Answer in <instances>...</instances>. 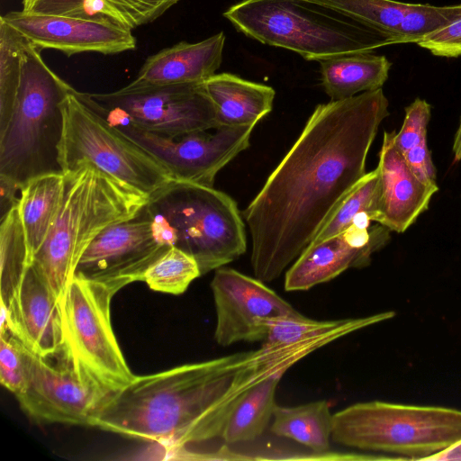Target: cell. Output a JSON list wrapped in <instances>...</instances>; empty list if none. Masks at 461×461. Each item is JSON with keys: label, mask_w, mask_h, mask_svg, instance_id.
<instances>
[{"label": "cell", "mask_w": 461, "mask_h": 461, "mask_svg": "<svg viewBox=\"0 0 461 461\" xmlns=\"http://www.w3.org/2000/svg\"><path fill=\"white\" fill-rule=\"evenodd\" d=\"M388 107L382 88L315 107L242 212L251 236L255 277L263 282L278 278L364 177Z\"/></svg>", "instance_id": "1"}, {"label": "cell", "mask_w": 461, "mask_h": 461, "mask_svg": "<svg viewBox=\"0 0 461 461\" xmlns=\"http://www.w3.org/2000/svg\"><path fill=\"white\" fill-rule=\"evenodd\" d=\"M298 361L261 346L135 375L109 397L94 427L155 442L170 459H194V446L221 438L230 416L253 385Z\"/></svg>", "instance_id": "2"}, {"label": "cell", "mask_w": 461, "mask_h": 461, "mask_svg": "<svg viewBox=\"0 0 461 461\" xmlns=\"http://www.w3.org/2000/svg\"><path fill=\"white\" fill-rule=\"evenodd\" d=\"M58 215L32 266L60 300L83 253L107 227L135 216L149 195L85 163L65 173Z\"/></svg>", "instance_id": "3"}, {"label": "cell", "mask_w": 461, "mask_h": 461, "mask_svg": "<svg viewBox=\"0 0 461 461\" xmlns=\"http://www.w3.org/2000/svg\"><path fill=\"white\" fill-rule=\"evenodd\" d=\"M145 209L156 239L193 256L202 276L247 249L237 203L213 186L171 179L149 195Z\"/></svg>", "instance_id": "4"}, {"label": "cell", "mask_w": 461, "mask_h": 461, "mask_svg": "<svg viewBox=\"0 0 461 461\" xmlns=\"http://www.w3.org/2000/svg\"><path fill=\"white\" fill-rule=\"evenodd\" d=\"M223 16L248 37L296 52L306 60L387 46L375 30L312 0H241Z\"/></svg>", "instance_id": "5"}, {"label": "cell", "mask_w": 461, "mask_h": 461, "mask_svg": "<svg viewBox=\"0 0 461 461\" xmlns=\"http://www.w3.org/2000/svg\"><path fill=\"white\" fill-rule=\"evenodd\" d=\"M41 51L30 41L23 49L16 101L0 131V177L20 188L36 176L62 173L61 103L72 86L45 63Z\"/></svg>", "instance_id": "6"}, {"label": "cell", "mask_w": 461, "mask_h": 461, "mask_svg": "<svg viewBox=\"0 0 461 461\" xmlns=\"http://www.w3.org/2000/svg\"><path fill=\"white\" fill-rule=\"evenodd\" d=\"M331 440L361 450L427 460L461 442V410L371 401L332 416Z\"/></svg>", "instance_id": "7"}, {"label": "cell", "mask_w": 461, "mask_h": 461, "mask_svg": "<svg viewBox=\"0 0 461 461\" xmlns=\"http://www.w3.org/2000/svg\"><path fill=\"white\" fill-rule=\"evenodd\" d=\"M61 111L59 162L63 174L92 164L148 195L172 179L158 159L107 121L88 93L72 87L61 103Z\"/></svg>", "instance_id": "8"}, {"label": "cell", "mask_w": 461, "mask_h": 461, "mask_svg": "<svg viewBox=\"0 0 461 461\" xmlns=\"http://www.w3.org/2000/svg\"><path fill=\"white\" fill-rule=\"evenodd\" d=\"M115 294L103 284L74 276L59 300L61 357L83 379L111 393L136 375L112 327L110 306Z\"/></svg>", "instance_id": "9"}, {"label": "cell", "mask_w": 461, "mask_h": 461, "mask_svg": "<svg viewBox=\"0 0 461 461\" xmlns=\"http://www.w3.org/2000/svg\"><path fill=\"white\" fill-rule=\"evenodd\" d=\"M88 95L110 123H129L163 137L176 138L219 126L203 82L165 86L131 82L113 92Z\"/></svg>", "instance_id": "10"}, {"label": "cell", "mask_w": 461, "mask_h": 461, "mask_svg": "<svg viewBox=\"0 0 461 461\" xmlns=\"http://www.w3.org/2000/svg\"><path fill=\"white\" fill-rule=\"evenodd\" d=\"M112 394L79 376L61 355L45 358L27 348L26 381L15 397L36 421L94 427Z\"/></svg>", "instance_id": "11"}, {"label": "cell", "mask_w": 461, "mask_h": 461, "mask_svg": "<svg viewBox=\"0 0 461 461\" xmlns=\"http://www.w3.org/2000/svg\"><path fill=\"white\" fill-rule=\"evenodd\" d=\"M113 125L158 159L172 179L207 186H213L218 172L249 148L256 126H218L167 138L129 123Z\"/></svg>", "instance_id": "12"}, {"label": "cell", "mask_w": 461, "mask_h": 461, "mask_svg": "<svg viewBox=\"0 0 461 461\" xmlns=\"http://www.w3.org/2000/svg\"><path fill=\"white\" fill-rule=\"evenodd\" d=\"M169 248L156 239L144 206L135 216L101 231L83 253L74 276L117 293L129 284L143 281L148 268Z\"/></svg>", "instance_id": "13"}, {"label": "cell", "mask_w": 461, "mask_h": 461, "mask_svg": "<svg viewBox=\"0 0 461 461\" xmlns=\"http://www.w3.org/2000/svg\"><path fill=\"white\" fill-rule=\"evenodd\" d=\"M211 289L216 311L214 339L221 347L264 341L269 319L296 311L265 282L230 267L214 270Z\"/></svg>", "instance_id": "14"}, {"label": "cell", "mask_w": 461, "mask_h": 461, "mask_svg": "<svg viewBox=\"0 0 461 461\" xmlns=\"http://www.w3.org/2000/svg\"><path fill=\"white\" fill-rule=\"evenodd\" d=\"M371 221L362 212L339 234L312 242L286 270L285 290L307 291L349 268L370 265L372 255L389 242L391 231L379 223L370 226Z\"/></svg>", "instance_id": "15"}, {"label": "cell", "mask_w": 461, "mask_h": 461, "mask_svg": "<svg viewBox=\"0 0 461 461\" xmlns=\"http://www.w3.org/2000/svg\"><path fill=\"white\" fill-rule=\"evenodd\" d=\"M1 327L29 350L45 358L62 353V322L59 299L30 265L17 285L1 301Z\"/></svg>", "instance_id": "16"}, {"label": "cell", "mask_w": 461, "mask_h": 461, "mask_svg": "<svg viewBox=\"0 0 461 461\" xmlns=\"http://www.w3.org/2000/svg\"><path fill=\"white\" fill-rule=\"evenodd\" d=\"M40 49H52L67 56L83 52L104 55L132 50L131 30L78 18L9 12L1 17Z\"/></svg>", "instance_id": "17"}, {"label": "cell", "mask_w": 461, "mask_h": 461, "mask_svg": "<svg viewBox=\"0 0 461 461\" xmlns=\"http://www.w3.org/2000/svg\"><path fill=\"white\" fill-rule=\"evenodd\" d=\"M394 132H384L376 167V203L371 220L391 231L402 233L428 210L438 186L427 185L416 176L393 144Z\"/></svg>", "instance_id": "18"}, {"label": "cell", "mask_w": 461, "mask_h": 461, "mask_svg": "<svg viewBox=\"0 0 461 461\" xmlns=\"http://www.w3.org/2000/svg\"><path fill=\"white\" fill-rule=\"evenodd\" d=\"M225 35L220 32L202 41L178 42L149 56L131 82L140 86L202 83L220 68Z\"/></svg>", "instance_id": "19"}, {"label": "cell", "mask_w": 461, "mask_h": 461, "mask_svg": "<svg viewBox=\"0 0 461 461\" xmlns=\"http://www.w3.org/2000/svg\"><path fill=\"white\" fill-rule=\"evenodd\" d=\"M394 316L395 312L386 311L366 317L317 321L295 311L267 321L262 346L302 359L336 339Z\"/></svg>", "instance_id": "20"}, {"label": "cell", "mask_w": 461, "mask_h": 461, "mask_svg": "<svg viewBox=\"0 0 461 461\" xmlns=\"http://www.w3.org/2000/svg\"><path fill=\"white\" fill-rule=\"evenodd\" d=\"M219 126L256 125L272 111L273 87L230 73L214 74L203 82Z\"/></svg>", "instance_id": "21"}, {"label": "cell", "mask_w": 461, "mask_h": 461, "mask_svg": "<svg viewBox=\"0 0 461 461\" xmlns=\"http://www.w3.org/2000/svg\"><path fill=\"white\" fill-rule=\"evenodd\" d=\"M319 62L321 85L331 100L382 88L392 66L385 56L372 52L346 54Z\"/></svg>", "instance_id": "22"}, {"label": "cell", "mask_w": 461, "mask_h": 461, "mask_svg": "<svg viewBox=\"0 0 461 461\" xmlns=\"http://www.w3.org/2000/svg\"><path fill=\"white\" fill-rule=\"evenodd\" d=\"M65 192V175L50 173L28 181L20 190L19 212L26 233L30 261L47 239Z\"/></svg>", "instance_id": "23"}, {"label": "cell", "mask_w": 461, "mask_h": 461, "mask_svg": "<svg viewBox=\"0 0 461 461\" xmlns=\"http://www.w3.org/2000/svg\"><path fill=\"white\" fill-rule=\"evenodd\" d=\"M332 416L327 401L320 400L297 406L276 404L271 431L293 439L316 453L330 447L332 433Z\"/></svg>", "instance_id": "24"}, {"label": "cell", "mask_w": 461, "mask_h": 461, "mask_svg": "<svg viewBox=\"0 0 461 461\" xmlns=\"http://www.w3.org/2000/svg\"><path fill=\"white\" fill-rule=\"evenodd\" d=\"M285 373L272 374L244 394L230 416L221 439L234 444L254 440L263 434L273 419L276 389Z\"/></svg>", "instance_id": "25"}, {"label": "cell", "mask_w": 461, "mask_h": 461, "mask_svg": "<svg viewBox=\"0 0 461 461\" xmlns=\"http://www.w3.org/2000/svg\"><path fill=\"white\" fill-rule=\"evenodd\" d=\"M0 257L1 301H4L31 265L26 233L18 203L1 218Z\"/></svg>", "instance_id": "26"}, {"label": "cell", "mask_w": 461, "mask_h": 461, "mask_svg": "<svg viewBox=\"0 0 461 461\" xmlns=\"http://www.w3.org/2000/svg\"><path fill=\"white\" fill-rule=\"evenodd\" d=\"M329 6L382 34L387 45L413 4L396 0H312Z\"/></svg>", "instance_id": "27"}, {"label": "cell", "mask_w": 461, "mask_h": 461, "mask_svg": "<svg viewBox=\"0 0 461 461\" xmlns=\"http://www.w3.org/2000/svg\"><path fill=\"white\" fill-rule=\"evenodd\" d=\"M28 39L0 18V131L12 115L20 86L22 56Z\"/></svg>", "instance_id": "28"}, {"label": "cell", "mask_w": 461, "mask_h": 461, "mask_svg": "<svg viewBox=\"0 0 461 461\" xmlns=\"http://www.w3.org/2000/svg\"><path fill=\"white\" fill-rule=\"evenodd\" d=\"M200 276L198 263L193 256L170 247L148 268L143 282L154 291L181 294Z\"/></svg>", "instance_id": "29"}, {"label": "cell", "mask_w": 461, "mask_h": 461, "mask_svg": "<svg viewBox=\"0 0 461 461\" xmlns=\"http://www.w3.org/2000/svg\"><path fill=\"white\" fill-rule=\"evenodd\" d=\"M21 11L32 14L93 20L133 30L131 23L104 0H23Z\"/></svg>", "instance_id": "30"}, {"label": "cell", "mask_w": 461, "mask_h": 461, "mask_svg": "<svg viewBox=\"0 0 461 461\" xmlns=\"http://www.w3.org/2000/svg\"><path fill=\"white\" fill-rule=\"evenodd\" d=\"M461 19V4L437 6L413 4L402 18L392 44L418 43L425 36L440 31Z\"/></svg>", "instance_id": "31"}, {"label": "cell", "mask_w": 461, "mask_h": 461, "mask_svg": "<svg viewBox=\"0 0 461 461\" xmlns=\"http://www.w3.org/2000/svg\"><path fill=\"white\" fill-rule=\"evenodd\" d=\"M377 189L378 172L375 168L364 176L312 242H319L339 234L362 212H366L371 219L375 209Z\"/></svg>", "instance_id": "32"}, {"label": "cell", "mask_w": 461, "mask_h": 461, "mask_svg": "<svg viewBox=\"0 0 461 461\" xmlns=\"http://www.w3.org/2000/svg\"><path fill=\"white\" fill-rule=\"evenodd\" d=\"M27 375V348L5 327L0 336V382L17 396L23 389Z\"/></svg>", "instance_id": "33"}, {"label": "cell", "mask_w": 461, "mask_h": 461, "mask_svg": "<svg viewBox=\"0 0 461 461\" xmlns=\"http://www.w3.org/2000/svg\"><path fill=\"white\" fill-rule=\"evenodd\" d=\"M404 110L402 125L393 135V144L402 154L427 139L431 105L424 99L416 98Z\"/></svg>", "instance_id": "34"}, {"label": "cell", "mask_w": 461, "mask_h": 461, "mask_svg": "<svg viewBox=\"0 0 461 461\" xmlns=\"http://www.w3.org/2000/svg\"><path fill=\"white\" fill-rule=\"evenodd\" d=\"M119 11L135 29L154 22L179 0H104Z\"/></svg>", "instance_id": "35"}, {"label": "cell", "mask_w": 461, "mask_h": 461, "mask_svg": "<svg viewBox=\"0 0 461 461\" xmlns=\"http://www.w3.org/2000/svg\"><path fill=\"white\" fill-rule=\"evenodd\" d=\"M417 44L434 56L444 58L461 56V19L425 36Z\"/></svg>", "instance_id": "36"}, {"label": "cell", "mask_w": 461, "mask_h": 461, "mask_svg": "<svg viewBox=\"0 0 461 461\" xmlns=\"http://www.w3.org/2000/svg\"><path fill=\"white\" fill-rule=\"evenodd\" d=\"M416 176L427 185H437V169L428 148L427 139L402 154Z\"/></svg>", "instance_id": "37"}, {"label": "cell", "mask_w": 461, "mask_h": 461, "mask_svg": "<svg viewBox=\"0 0 461 461\" xmlns=\"http://www.w3.org/2000/svg\"><path fill=\"white\" fill-rule=\"evenodd\" d=\"M0 207H1V218H3L18 202L20 195L17 196V193L20 192L21 188L14 183L0 177Z\"/></svg>", "instance_id": "38"}, {"label": "cell", "mask_w": 461, "mask_h": 461, "mask_svg": "<svg viewBox=\"0 0 461 461\" xmlns=\"http://www.w3.org/2000/svg\"><path fill=\"white\" fill-rule=\"evenodd\" d=\"M452 150H453V154H454V160L456 162L460 161L461 160V116H460L457 130H456L455 137H454V143H453Z\"/></svg>", "instance_id": "39"}, {"label": "cell", "mask_w": 461, "mask_h": 461, "mask_svg": "<svg viewBox=\"0 0 461 461\" xmlns=\"http://www.w3.org/2000/svg\"><path fill=\"white\" fill-rule=\"evenodd\" d=\"M456 454L459 459H461V443H459L456 447Z\"/></svg>", "instance_id": "40"}]
</instances>
